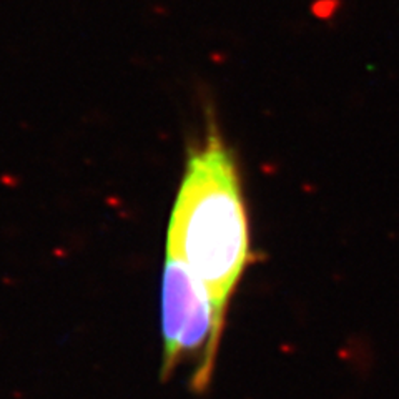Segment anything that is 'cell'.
Listing matches in <instances>:
<instances>
[{
    "instance_id": "cell-1",
    "label": "cell",
    "mask_w": 399,
    "mask_h": 399,
    "mask_svg": "<svg viewBox=\"0 0 399 399\" xmlns=\"http://www.w3.org/2000/svg\"><path fill=\"white\" fill-rule=\"evenodd\" d=\"M166 255L187 265L226 318L251 249L236 162L215 125L188 153L170 216Z\"/></svg>"
},
{
    "instance_id": "cell-2",
    "label": "cell",
    "mask_w": 399,
    "mask_h": 399,
    "mask_svg": "<svg viewBox=\"0 0 399 399\" xmlns=\"http://www.w3.org/2000/svg\"><path fill=\"white\" fill-rule=\"evenodd\" d=\"M225 316L218 313L198 279L187 265L166 255L162 284V379L185 362H192L190 388L205 392L211 384Z\"/></svg>"
}]
</instances>
